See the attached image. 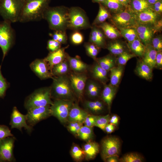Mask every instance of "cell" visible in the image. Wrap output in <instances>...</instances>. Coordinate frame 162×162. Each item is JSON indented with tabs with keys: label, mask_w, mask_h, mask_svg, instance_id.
Instances as JSON below:
<instances>
[{
	"label": "cell",
	"mask_w": 162,
	"mask_h": 162,
	"mask_svg": "<svg viewBox=\"0 0 162 162\" xmlns=\"http://www.w3.org/2000/svg\"><path fill=\"white\" fill-rule=\"evenodd\" d=\"M124 70L123 66L119 65L114 66L110 70V85L117 86L120 82Z\"/></svg>",
	"instance_id": "30"
},
{
	"label": "cell",
	"mask_w": 162,
	"mask_h": 162,
	"mask_svg": "<svg viewBox=\"0 0 162 162\" xmlns=\"http://www.w3.org/2000/svg\"><path fill=\"white\" fill-rule=\"evenodd\" d=\"M99 8L98 15L94 22V24H100L108 19L110 18L111 15L108 10L101 3H99Z\"/></svg>",
	"instance_id": "37"
},
{
	"label": "cell",
	"mask_w": 162,
	"mask_h": 162,
	"mask_svg": "<svg viewBox=\"0 0 162 162\" xmlns=\"http://www.w3.org/2000/svg\"><path fill=\"white\" fill-rule=\"evenodd\" d=\"M99 27L109 39L114 40L122 37L119 30L111 24L104 22L100 24Z\"/></svg>",
	"instance_id": "26"
},
{
	"label": "cell",
	"mask_w": 162,
	"mask_h": 162,
	"mask_svg": "<svg viewBox=\"0 0 162 162\" xmlns=\"http://www.w3.org/2000/svg\"><path fill=\"white\" fill-rule=\"evenodd\" d=\"M122 37L124 38L128 42L138 38L135 28H128L119 30Z\"/></svg>",
	"instance_id": "39"
},
{
	"label": "cell",
	"mask_w": 162,
	"mask_h": 162,
	"mask_svg": "<svg viewBox=\"0 0 162 162\" xmlns=\"http://www.w3.org/2000/svg\"><path fill=\"white\" fill-rule=\"evenodd\" d=\"M85 158L87 160L94 159L100 150V146L97 142L90 141L86 142L83 146Z\"/></svg>",
	"instance_id": "21"
},
{
	"label": "cell",
	"mask_w": 162,
	"mask_h": 162,
	"mask_svg": "<svg viewBox=\"0 0 162 162\" xmlns=\"http://www.w3.org/2000/svg\"><path fill=\"white\" fill-rule=\"evenodd\" d=\"M116 58V63L119 65L124 66L131 58L136 57L133 53H130L128 50L125 51L117 56Z\"/></svg>",
	"instance_id": "42"
},
{
	"label": "cell",
	"mask_w": 162,
	"mask_h": 162,
	"mask_svg": "<svg viewBox=\"0 0 162 162\" xmlns=\"http://www.w3.org/2000/svg\"><path fill=\"white\" fill-rule=\"evenodd\" d=\"M148 3L150 5H152L159 0H146Z\"/></svg>",
	"instance_id": "58"
},
{
	"label": "cell",
	"mask_w": 162,
	"mask_h": 162,
	"mask_svg": "<svg viewBox=\"0 0 162 162\" xmlns=\"http://www.w3.org/2000/svg\"><path fill=\"white\" fill-rule=\"evenodd\" d=\"M50 106L34 107L28 110L26 114L28 124L32 127L51 116Z\"/></svg>",
	"instance_id": "11"
},
{
	"label": "cell",
	"mask_w": 162,
	"mask_h": 162,
	"mask_svg": "<svg viewBox=\"0 0 162 162\" xmlns=\"http://www.w3.org/2000/svg\"><path fill=\"white\" fill-rule=\"evenodd\" d=\"M9 83L3 76L1 71V65H0V98H3L5 96Z\"/></svg>",
	"instance_id": "44"
},
{
	"label": "cell",
	"mask_w": 162,
	"mask_h": 162,
	"mask_svg": "<svg viewBox=\"0 0 162 162\" xmlns=\"http://www.w3.org/2000/svg\"><path fill=\"white\" fill-rule=\"evenodd\" d=\"M127 45L129 49L136 56L142 58L146 49V46L137 38L130 42Z\"/></svg>",
	"instance_id": "29"
},
{
	"label": "cell",
	"mask_w": 162,
	"mask_h": 162,
	"mask_svg": "<svg viewBox=\"0 0 162 162\" xmlns=\"http://www.w3.org/2000/svg\"><path fill=\"white\" fill-rule=\"evenodd\" d=\"M116 127L115 125L109 123L106 126L104 131L107 134L111 133L115 130Z\"/></svg>",
	"instance_id": "55"
},
{
	"label": "cell",
	"mask_w": 162,
	"mask_h": 162,
	"mask_svg": "<svg viewBox=\"0 0 162 162\" xmlns=\"http://www.w3.org/2000/svg\"><path fill=\"white\" fill-rule=\"evenodd\" d=\"M51 87V98L74 101L76 96L69 77L66 75L53 76Z\"/></svg>",
	"instance_id": "2"
},
{
	"label": "cell",
	"mask_w": 162,
	"mask_h": 162,
	"mask_svg": "<svg viewBox=\"0 0 162 162\" xmlns=\"http://www.w3.org/2000/svg\"><path fill=\"white\" fill-rule=\"evenodd\" d=\"M126 8L129 7L131 0H118Z\"/></svg>",
	"instance_id": "57"
},
{
	"label": "cell",
	"mask_w": 162,
	"mask_h": 162,
	"mask_svg": "<svg viewBox=\"0 0 162 162\" xmlns=\"http://www.w3.org/2000/svg\"><path fill=\"white\" fill-rule=\"evenodd\" d=\"M117 89V86H113L110 84H104L101 93V99L106 104L109 112L110 111L112 101L116 94Z\"/></svg>",
	"instance_id": "20"
},
{
	"label": "cell",
	"mask_w": 162,
	"mask_h": 162,
	"mask_svg": "<svg viewBox=\"0 0 162 162\" xmlns=\"http://www.w3.org/2000/svg\"><path fill=\"white\" fill-rule=\"evenodd\" d=\"M144 158L140 154L136 152H130L124 155L119 158L120 162H142Z\"/></svg>",
	"instance_id": "41"
},
{
	"label": "cell",
	"mask_w": 162,
	"mask_h": 162,
	"mask_svg": "<svg viewBox=\"0 0 162 162\" xmlns=\"http://www.w3.org/2000/svg\"><path fill=\"white\" fill-rule=\"evenodd\" d=\"M24 0H0V15L4 20L19 22Z\"/></svg>",
	"instance_id": "4"
},
{
	"label": "cell",
	"mask_w": 162,
	"mask_h": 162,
	"mask_svg": "<svg viewBox=\"0 0 162 162\" xmlns=\"http://www.w3.org/2000/svg\"><path fill=\"white\" fill-rule=\"evenodd\" d=\"M158 69H161L162 68V51L157 52L156 58L155 67Z\"/></svg>",
	"instance_id": "53"
},
{
	"label": "cell",
	"mask_w": 162,
	"mask_h": 162,
	"mask_svg": "<svg viewBox=\"0 0 162 162\" xmlns=\"http://www.w3.org/2000/svg\"><path fill=\"white\" fill-rule=\"evenodd\" d=\"M97 116L89 113L84 121V125L92 128L94 126Z\"/></svg>",
	"instance_id": "50"
},
{
	"label": "cell",
	"mask_w": 162,
	"mask_h": 162,
	"mask_svg": "<svg viewBox=\"0 0 162 162\" xmlns=\"http://www.w3.org/2000/svg\"><path fill=\"white\" fill-rule=\"evenodd\" d=\"M151 44L157 51H162V38L161 35L154 37L151 40Z\"/></svg>",
	"instance_id": "46"
},
{
	"label": "cell",
	"mask_w": 162,
	"mask_h": 162,
	"mask_svg": "<svg viewBox=\"0 0 162 162\" xmlns=\"http://www.w3.org/2000/svg\"><path fill=\"white\" fill-rule=\"evenodd\" d=\"M94 2L99 3H104L106 0H92Z\"/></svg>",
	"instance_id": "59"
},
{
	"label": "cell",
	"mask_w": 162,
	"mask_h": 162,
	"mask_svg": "<svg viewBox=\"0 0 162 162\" xmlns=\"http://www.w3.org/2000/svg\"><path fill=\"white\" fill-rule=\"evenodd\" d=\"M11 23L5 20L0 22V47L3 53L2 61L15 40V33Z\"/></svg>",
	"instance_id": "7"
},
{
	"label": "cell",
	"mask_w": 162,
	"mask_h": 162,
	"mask_svg": "<svg viewBox=\"0 0 162 162\" xmlns=\"http://www.w3.org/2000/svg\"><path fill=\"white\" fill-rule=\"evenodd\" d=\"M70 69L76 73H84L88 69V66L81 60L78 57L67 56Z\"/></svg>",
	"instance_id": "24"
},
{
	"label": "cell",
	"mask_w": 162,
	"mask_h": 162,
	"mask_svg": "<svg viewBox=\"0 0 162 162\" xmlns=\"http://www.w3.org/2000/svg\"><path fill=\"white\" fill-rule=\"evenodd\" d=\"M110 117V116L109 114L104 116L97 115L94 126L104 131L106 126L109 123Z\"/></svg>",
	"instance_id": "43"
},
{
	"label": "cell",
	"mask_w": 162,
	"mask_h": 162,
	"mask_svg": "<svg viewBox=\"0 0 162 162\" xmlns=\"http://www.w3.org/2000/svg\"><path fill=\"white\" fill-rule=\"evenodd\" d=\"M104 104L103 101L99 100H87L84 103V106L88 112L95 115L104 111L105 108Z\"/></svg>",
	"instance_id": "23"
},
{
	"label": "cell",
	"mask_w": 162,
	"mask_h": 162,
	"mask_svg": "<svg viewBox=\"0 0 162 162\" xmlns=\"http://www.w3.org/2000/svg\"><path fill=\"white\" fill-rule=\"evenodd\" d=\"M71 40L72 43L74 44H79L82 42L83 40V37L80 33L76 32L72 35Z\"/></svg>",
	"instance_id": "52"
},
{
	"label": "cell",
	"mask_w": 162,
	"mask_h": 162,
	"mask_svg": "<svg viewBox=\"0 0 162 162\" xmlns=\"http://www.w3.org/2000/svg\"><path fill=\"white\" fill-rule=\"evenodd\" d=\"M51 0H24L19 22L25 23L43 19Z\"/></svg>",
	"instance_id": "1"
},
{
	"label": "cell",
	"mask_w": 162,
	"mask_h": 162,
	"mask_svg": "<svg viewBox=\"0 0 162 162\" xmlns=\"http://www.w3.org/2000/svg\"><path fill=\"white\" fill-rule=\"evenodd\" d=\"M152 69L142 60L137 63L135 71L137 74L141 77L149 80L153 77Z\"/></svg>",
	"instance_id": "25"
},
{
	"label": "cell",
	"mask_w": 162,
	"mask_h": 162,
	"mask_svg": "<svg viewBox=\"0 0 162 162\" xmlns=\"http://www.w3.org/2000/svg\"><path fill=\"white\" fill-rule=\"evenodd\" d=\"M53 40L60 44L64 43L66 40L65 35L62 31H56L52 34H50Z\"/></svg>",
	"instance_id": "48"
},
{
	"label": "cell",
	"mask_w": 162,
	"mask_h": 162,
	"mask_svg": "<svg viewBox=\"0 0 162 162\" xmlns=\"http://www.w3.org/2000/svg\"><path fill=\"white\" fill-rule=\"evenodd\" d=\"M90 40L92 43L98 47H102L105 44V37L103 32L98 28L94 27L91 33Z\"/></svg>",
	"instance_id": "31"
},
{
	"label": "cell",
	"mask_w": 162,
	"mask_h": 162,
	"mask_svg": "<svg viewBox=\"0 0 162 162\" xmlns=\"http://www.w3.org/2000/svg\"><path fill=\"white\" fill-rule=\"evenodd\" d=\"M10 125L11 129L17 128L21 132L24 128L28 134H30L33 130L32 127L27 123L26 115L22 114L15 106L14 107L11 115Z\"/></svg>",
	"instance_id": "15"
},
{
	"label": "cell",
	"mask_w": 162,
	"mask_h": 162,
	"mask_svg": "<svg viewBox=\"0 0 162 162\" xmlns=\"http://www.w3.org/2000/svg\"><path fill=\"white\" fill-rule=\"evenodd\" d=\"M134 13L151 9V5L146 0H131L129 7Z\"/></svg>",
	"instance_id": "34"
},
{
	"label": "cell",
	"mask_w": 162,
	"mask_h": 162,
	"mask_svg": "<svg viewBox=\"0 0 162 162\" xmlns=\"http://www.w3.org/2000/svg\"><path fill=\"white\" fill-rule=\"evenodd\" d=\"M97 62L103 69L108 72L115 66L116 58L112 55H108L103 57L96 58Z\"/></svg>",
	"instance_id": "33"
},
{
	"label": "cell",
	"mask_w": 162,
	"mask_h": 162,
	"mask_svg": "<svg viewBox=\"0 0 162 162\" xmlns=\"http://www.w3.org/2000/svg\"><path fill=\"white\" fill-rule=\"evenodd\" d=\"M30 67L34 73L41 80L52 79L53 76L49 66L44 59H36L30 64Z\"/></svg>",
	"instance_id": "16"
},
{
	"label": "cell",
	"mask_w": 162,
	"mask_h": 162,
	"mask_svg": "<svg viewBox=\"0 0 162 162\" xmlns=\"http://www.w3.org/2000/svg\"><path fill=\"white\" fill-rule=\"evenodd\" d=\"M85 48L86 52L89 56L95 59L99 52L100 48L91 43L86 45Z\"/></svg>",
	"instance_id": "45"
},
{
	"label": "cell",
	"mask_w": 162,
	"mask_h": 162,
	"mask_svg": "<svg viewBox=\"0 0 162 162\" xmlns=\"http://www.w3.org/2000/svg\"><path fill=\"white\" fill-rule=\"evenodd\" d=\"M68 25L75 29L82 28L88 26L86 16L80 9L74 7L69 10Z\"/></svg>",
	"instance_id": "13"
},
{
	"label": "cell",
	"mask_w": 162,
	"mask_h": 162,
	"mask_svg": "<svg viewBox=\"0 0 162 162\" xmlns=\"http://www.w3.org/2000/svg\"><path fill=\"white\" fill-rule=\"evenodd\" d=\"M109 19L111 24L118 30L136 28L139 24L135 13L129 7L122 11L112 14Z\"/></svg>",
	"instance_id": "6"
},
{
	"label": "cell",
	"mask_w": 162,
	"mask_h": 162,
	"mask_svg": "<svg viewBox=\"0 0 162 162\" xmlns=\"http://www.w3.org/2000/svg\"><path fill=\"white\" fill-rule=\"evenodd\" d=\"M101 88L100 85L95 81H87L85 91L89 98H94L98 97L100 93Z\"/></svg>",
	"instance_id": "28"
},
{
	"label": "cell",
	"mask_w": 162,
	"mask_h": 162,
	"mask_svg": "<svg viewBox=\"0 0 162 162\" xmlns=\"http://www.w3.org/2000/svg\"><path fill=\"white\" fill-rule=\"evenodd\" d=\"M107 48L111 54L114 56H118L129 49L127 44L117 39L110 42L107 45Z\"/></svg>",
	"instance_id": "22"
},
{
	"label": "cell",
	"mask_w": 162,
	"mask_h": 162,
	"mask_svg": "<svg viewBox=\"0 0 162 162\" xmlns=\"http://www.w3.org/2000/svg\"><path fill=\"white\" fill-rule=\"evenodd\" d=\"M70 69L68 62L64 60L60 63L54 66L52 68L51 72L53 76L66 75Z\"/></svg>",
	"instance_id": "35"
},
{
	"label": "cell",
	"mask_w": 162,
	"mask_h": 162,
	"mask_svg": "<svg viewBox=\"0 0 162 162\" xmlns=\"http://www.w3.org/2000/svg\"><path fill=\"white\" fill-rule=\"evenodd\" d=\"M61 44L53 39L47 42V48L50 52L55 51L61 48Z\"/></svg>",
	"instance_id": "51"
},
{
	"label": "cell",
	"mask_w": 162,
	"mask_h": 162,
	"mask_svg": "<svg viewBox=\"0 0 162 162\" xmlns=\"http://www.w3.org/2000/svg\"><path fill=\"white\" fill-rule=\"evenodd\" d=\"M139 24L154 26L161 30V15L155 12L152 9L135 13Z\"/></svg>",
	"instance_id": "10"
},
{
	"label": "cell",
	"mask_w": 162,
	"mask_h": 162,
	"mask_svg": "<svg viewBox=\"0 0 162 162\" xmlns=\"http://www.w3.org/2000/svg\"><path fill=\"white\" fill-rule=\"evenodd\" d=\"M107 72L102 68L97 62L94 65L92 70L93 77L104 84L108 80Z\"/></svg>",
	"instance_id": "32"
},
{
	"label": "cell",
	"mask_w": 162,
	"mask_h": 162,
	"mask_svg": "<svg viewBox=\"0 0 162 162\" xmlns=\"http://www.w3.org/2000/svg\"><path fill=\"white\" fill-rule=\"evenodd\" d=\"M121 147V142L118 137L113 136L104 137L101 141V154L102 158L104 161L110 156H119Z\"/></svg>",
	"instance_id": "9"
},
{
	"label": "cell",
	"mask_w": 162,
	"mask_h": 162,
	"mask_svg": "<svg viewBox=\"0 0 162 162\" xmlns=\"http://www.w3.org/2000/svg\"><path fill=\"white\" fill-rule=\"evenodd\" d=\"M104 4L112 14L122 11L126 8L118 0H106Z\"/></svg>",
	"instance_id": "36"
},
{
	"label": "cell",
	"mask_w": 162,
	"mask_h": 162,
	"mask_svg": "<svg viewBox=\"0 0 162 162\" xmlns=\"http://www.w3.org/2000/svg\"><path fill=\"white\" fill-rule=\"evenodd\" d=\"M119 156H113L109 157L104 160L106 162H119Z\"/></svg>",
	"instance_id": "56"
},
{
	"label": "cell",
	"mask_w": 162,
	"mask_h": 162,
	"mask_svg": "<svg viewBox=\"0 0 162 162\" xmlns=\"http://www.w3.org/2000/svg\"><path fill=\"white\" fill-rule=\"evenodd\" d=\"M77 136L81 139L86 142L92 140L94 137L93 128L82 125L79 130Z\"/></svg>",
	"instance_id": "38"
},
{
	"label": "cell",
	"mask_w": 162,
	"mask_h": 162,
	"mask_svg": "<svg viewBox=\"0 0 162 162\" xmlns=\"http://www.w3.org/2000/svg\"><path fill=\"white\" fill-rule=\"evenodd\" d=\"M70 154L73 158L76 161H81L85 158V154L82 148L76 144L73 145Z\"/></svg>",
	"instance_id": "40"
},
{
	"label": "cell",
	"mask_w": 162,
	"mask_h": 162,
	"mask_svg": "<svg viewBox=\"0 0 162 162\" xmlns=\"http://www.w3.org/2000/svg\"><path fill=\"white\" fill-rule=\"evenodd\" d=\"M11 130L7 126L0 125V140L9 136H13Z\"/></svg>",
	"instance_id": "49"
},
{
	"label": "cell",
	"mask_w": 162,
	"mask_h": 162,
	"mask_svg": "<svg viewBox=\"0 0 162 162\" xmlns=\"http://www.w3.org/2000/svg\"><path fill=\"white\" fill-rule=\"evenodd\" d=\"M71 85L74 93L78 98L82 97L87 77L84 73H71L69 76Z\"/></svg>",
	"instance_id": "14"
},
{
	"label": "cell",
	"mask_w": 162,
	"mask_h": 162,
	"mask_svg": "<svg viewBox=\"0 0 162 162\" xmlns=\"http://www.w3.org/2000/svg\"><path fill=\"white\" fill-rule=\"evenodd\" d=\"M74 101L62 99H56L50 106L51 115L62 123L67 121L68 115Z\"/></svg>",
	"instance_id": "8"
},
{
	"label": "cell",
	"mask_w": 162,
	"mask_h": 162,
	"mask_svg": "<svg viewBox=\"0 0 162 162\" xmlns=\"http://www.w3.org/2000/svg\"><path fill=\"white\" fill-rule=\"evenodd\" d=\"M135 28L139 39L146 46L151 44L155 34L161 31L154 26L140 24H139Z\"/></svg>",
	"instance_id": "17"
},
{
	"label": "cell",
	"mask_w": 162,
	"mask_h": 162,
	"mask_svg": "<svg viewBox=\"0 0 162 162\" xmlns=\"http://www.w3.org/2000/svg\"><path fill=\"white\" fill-rule=\"evenodd\" d=\"M157 51L151 44L146 46L145 52L142 60L153 69L155 67V61Z\"/></svg>",
	"instance_id": "27"
},
{
	"label": "cell",
	"mask_w": 162,
	"mask_h": 162,
	"mask_svg": "<svg viewBox=\"0 0 162 162\" xmlns=\"http://www.w3.org/2000/svg\"><path fill=\"white\" fill-rule=\"evenodd\" d=\"M66 48L58 49L52 52H50L44 59L47 63L51 72L53 67L65 60L66 57L65 50Z\"/></svg>",
	"instance_id": "18"
},
{
	"label": "cell",
	"mask_w": 162,
	"mask_h": 162,
	"mask_svg": "<svg viewBox=\"0 0 162 162\" xmlns=\"http://www.w3.org/2000/svg\"><path fill=\"white\" fill-rule=\"evenodd\" d=\"M15 140L12 136L0 140V162L15 161L13 153Z\"/></svg>",
	"instance_id": "12"
},
{
	"label": "cell",
	"mask_w": 162,
	"mask_h": 162,
	"mask_svg": "<svg viewBox=\"0 0 162 162\" xmlns=\"http://www.w3.org/2000/svg\"><path fill=\"white\" fill-rule=\"evenodd\" d=\"M51 87H46L38 88L27 96L24 102V106L27 110L34 107L51 105Z\"/></svg>",
	"instance_id": "5"
},
{
	"label": "cell",
	"mask_w": 162,
	"mask_h": 162,
	"mask_svg": "<svg viewBox=\"0 0 162 162\" xmlns=\"http://www.w3.org/2000/svg\"><path fill=\"white\" fill-rule=\"evenodd\" d=\"M119 119L118 116L116 115H112L110 116L109 123L113 124L116 126H117L118 125L119 122Z\"/></svg>",
	"instance_id": "54"
},
{
	"label": "cell",
	"mask_w": 162,
	"mask_h": 162,
	"mask_svg": "<svg viewBox=\"0 0 162 162\" xmlns=\"http://www.w3.org/2000/svg\"><path fill=\"white\" fill-rule=\"evenodd\" d=\"M83 123L79 122H70L67 128L72 133L77 135L79 130L83 125Z\"/></svg>",
	"instance_id": "47"
},
{
	"label": "cell",
	"mask_w": 162,
	"mask_h": 162,
	"mask_svg": "<svg viewBox=\"0 0 162 162\" xmlns=\"http://www.w3.org/2000/svg\"><path fill=\"white\" fill-rule=\"evenodd\" d=\"M89 113L81 108L76 103H74L70 111L67 121L79 122L83 124L84 121Z\"/></svg>",
	"instance_id": "19"
},
{
	"label": "cell",
	"mask_w": 162,
	"mask_h": 162,
	"mask_svg": "<svg viewBox=\"0 0 162 162\" xmlns=\"http://www.w3.org/2000/svg\"><path fill=\"white\" fill-rule=\"evenodd\" d=\"M43 19L47 21L51 29L62 31L68 25V12L63 7L49 6L44 14Z\"/></svg>",
	"instance_id": "3"
}]
</instances>
